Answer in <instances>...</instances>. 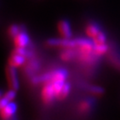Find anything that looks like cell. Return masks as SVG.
Masks as SVG:
<instances>
[{"label": "cell", "instance_id": "30bf717a", "mask_svg": "<svg viewBox=\"0 0 120 120\" xmlns=\"http://www.w3.org/2000/svg\"><path fill=\"white\" fill-rule=\"evenodd\" d=\"M70 91V85L68 82H64L62 85V87L58 89V91L56 93V98L58 100H63L64 99Z\"/></svg>", "mask_w": 120, "mask_h": 120}, {"label": "cell", "instance_id": "2e32d148", "mask_svg": "<svg viewBox=\"0 0 120 120\" xmlns=\"http://www.w3.org/2000/svg\"><path fill=\"white\" fill-rule=\"evenodd\" d=\"M21 32V29L20 28H19L18 25H11V26L9 27V28H8V35L10 36V37L12 38H14L15 36L17 35L19 33Z\"/></svg>", "mask_w": 120, "mask_h": 120}, {"label": "cell", "instance_id": "9c48e42d", "mask_svg": "<svg viewBox=\"0 0 120 120\" xmlns=\"http://www.w3.org/2000/svg\"><path fill=\"white\" fill-rule=\"evenodd\" d=\"M24 61H25V57H22L21 55L16 54L14 52H13L10 55L9 58H8V65L12 66L13 68H18V67H20L21 65H22Z\"/></svg>", "mask_w": 120, "mask_h": 120}, {"label": "cell", "instance_id": "7a4b0ae2", "mask_svg": "<svg viewBox=\"0 0 120 120\" xmlns=\"http://www.w3.org/2000/svg\"><path fill=\"white\" fill-rule=\"evenodd\" d=\"M41 98L43 102L46 105L51 104L55 98H56V94H55V91L53 89L52 82L50 81L47 82L43 86V89H42V94Z\"/></svg>", "mask_w": 120, "mask_h": 120}, {"label": "cell", "instance_id": "d6986e66", "mask_svg": "<svg viewBox=\"0 0 120 120\" xmlns=\"http://www.w3.org/2000/svg\"><path fill=\"white\" fill-rule=\"evenodd\" d=\"M8 103H9V101H8L7 98H5L4 97H3L2 98H1V100H0V109L5 107Z\"/></svg>", "mask_w": 120, "mask_h": 120}, {"label": "cell", "instance_id": "ba28073f", "mask_svg": "<svg viewBox=\"0 0 120 120\" xmlns=\"http://www.w3.org/2000/svg\"><path fill=\"white\" fill-rule=\"evenodd\" d=\"M67 72L64 69H58L51 73L50 82H65L67 79Z\"/></svg>", "mask_w": 120, "mask_h": 120}, {"label": "cell", "instance_id": "5bb4252c", "mask_svg": "<svg viewBox=\"0 0 120 120\" xmlns=\"http://www.w3.org/2000/svg\"><path fill=\"white\" fill-rule=\"evenodd\" d=\"M74 56V52L72 50V49H66L61 54V58L64 61H69Z\"/></svg>", "mask_w": 120, "mask_h": 120}, {"label": "cell", "instance_id": "52a82bcc", "mask_svg": "<svg viewBox=\"0 0 120 120\" xmlns=\"http://www.w3.org/2000/svg\"><path fill=\"white\" fill-rule=\"evenodd\" d=\"M13 43H14L15 47L19 48H25L28 46L29 43V38H28V34L25 32L21 31L20 33L17 34L13 38Z\"/></svg>", "mask_w": 120, "mask_h": 120}, {"label": "cell", "instance_id": "4fadbf2b", "mask_svg": "<svg viewBox=\"0 0 120 120\" xmlns=\"http://www.w3.org/2000/svg\"><path fill=\"white\" fill-rule=\"evenodd\" d=\"M92 40L94 44H103L106 42V37H105V34L100 30L94 37L92 38Z\"/></svg>", "mask_w": 120, "mask_h": 120}, {"label": "cell", "instance_id": "9a60e30c", "mask_svg": "<svg viewBox=\"0 0 120 120\" xmlns=\"http://www.w3.org/2000/svg\"><path fill=\"white\" fill-rule=\"evenodd\" d=\"M88 90H89L90 94L95 96H102L104 94V89L99 86H91Z\"/></svg>", "mask_w": 120, "mask_h": 120}, {"label": "cell", "instance_id": "8992f818", "mask_svg": "<svg viewBox=\"0 0 120 120\" xmlns=\"http://www.w3.org/2000/svg\"><path fill=\"white\" fill-rule=\"evenodd\" d=\"M16 109H17L16 104L14 103L9 102L5 107L1 109V112H0L1 118L3 119H9V118H11L14 115L15 112H16Z\"/></svg>", "mask_w": 120, "mask_h": 120}, {"label": "cell", "instance_id": "277c9868", "mask_svg": "<svg viewBox=\"0 0 120 120\" xmlns=\"http://www.w3.org/2000/svg\"><path fill=\"white\" fill-rule=\"evenodd\" d=\"M75 41H76V48H79L81 52H86V53L94 52V43L93 40L89 41L83 38H79L75 39Z\"/></svg>", "mask_w": 120, "mask_h": 120}, {"label": "cell", "instance_id": "ac0fdd59", "mask_svg": "<svg viewBox=\"0 0 120 120\" xmlns=\"http://www.w3.org/2000/svg\"><path fill=\"white\" fill-rule=\"evenodd\" d=\"M90 107H91V104H90L88 101L82 102V103L80 104V109L82 111V112H87V111H88V109H90Z\"/></svg>", "mask_w": 120, "mask_h": 120}, {"label": "cell", "instance_id": "e0dca14e", "mask_svg": "<svg viewBox=\"0 0 120 120\" xmlns=\"http://www.w3.org/2000/svg\"><path fill=\"white\" fill-rule=\"evenodd\" d=\"M15 96H16V90H13V89H11V88H10L9 91L6 92V94H4V97L5 98H7L9 102H11L12 100H13Z\"/></svg>", "mask_w": 120, "mask_h": 120}, {"label": "cell", "instance_id": "3957f363", "mask_svg": "<svg viewBox=\"0 0 120 120\" xmlns=\"http://www.w3.org/2000/svg\"><path fill=\"white\" fill-rule=\"evenodd\" d=\"M5 74H6V79H7L8 81V84L9 88L11 89L17 91L19 89V80H18L15 68L12 67L10 65H8L5 68Z\"/></svg>", "mask_w": 120, "mask_h": 120}, {"label": "cell", "instance_id": "7c38bea8", "mask_svg": "<svg viewBox=\"0 0 120 120\" xmlns=\"http://www.w3.org/2000/svg\"><path fill=\"white\" fill-rule=\"evenodd\" d=\"M108 50V46L105 43L103 44H94V53L95 55H103Z\"/></svg>", "mask_w": 120, "mask_h": 120}, {"label": "cell", "instance_id": "6da1fadb", "mask_svg": "<svg viewBox=\"0 0 120 120\" xmlns=\"http://www.w3.org/2000/svg\"><path fill=\"white\" fill-rule=\"evenodd\" d=\"M46 45L49 47L64 48V49H73L76 48V41L70 40V38H51L47 40Z\"/></svg>", "mask_w": 120, "mask_h": 120}, {"label": "cell", "instance_id": "5b68a950", "mask_svg": "<svg viewBox=\"0 0 120 120\" xmlns=\"http://www.w3.org/2000/svg\"><path fill=\"white\" fill-rule=\"evenodd\" d=\"M58 30L61 37L64 38H72V31L70 28L69 22L67 20H60L58 22Z\"/></svg>", "mask_w": 120, "mask_h": 120}, {"label": "cell", "instance_id": "8fae6325", "mask_svg": "<svg viewBox=\"0 0 120 120\" xmlns=\"http://www.w3.org/2000/svg\"><path fill=\"white\" fill-rule=\"evenodd\" d=\"M99 31H100L99 28L95 23H90V24H88L86 27V34L89 38H91L93 37H94Z\"/></svg>", "mask_w": 120, "mask_h": 120}]
</instances>
